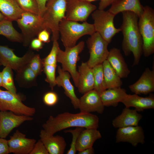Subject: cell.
<instances>
[{"label": "cell", "instance_id": "cell-13", "mask_svg": "<svg viewBox=\"0 0 154 154\" xmlns=\"http://www.w3.org/2000/svg\"><path fill=\"white\" fill-rule=\"evenodd\" d=\"M33 119L31 116L17 115L9 111H1L0 138H5L14 129Z\"/></svg>", "mask_w": 154, "mask_h": 154}, {"label": "cell", "instance_id": "cell-10", "mask_svg": "<svg viewBox=\"0 0 154 154\" xmlns=\"http://www.w3.org/2000/svg\"><path fill=\"white\" fill-rule=\"evenodd\" d=\"M0 111H9L19 115L33 116L36 112L35 108L23 103L20 96H18L7 90L0 89Z\"/></svg>", "mask_w": 154, "mask_h": 154}, {"label": "cell", "instance_id": "cell-43", "mask_svg": "<svg viewBox=\"0 0 154 154\" xmlns=\"http://www.w3.org/2000/svg\"><path fill=\"white\" fill-rule=\"evenodd\" d=\"M118 0H100L98 9L104 10L107 7L112 5Z\"/></svg>", "mask_w": 154, "mask_h": 154}, {"label": "cell", "instance_id": "cell-47", "mask_svg": "<svg viewBox=\"0 0 154 154\" xmlns=\"http://www.w3.org/2000/svg\"><path fill=\"white\" fill-rule=\"evenodd\" d=\"M2 86V72H0V87Z\"/></svg>", "mask_w": 154, "mask_h": 154}, {"label": "cell", "instance_id": "cell-5", "mask_svg": "<svg viewBox=\"0 0 154 154\" xmlns=\"http://www.w3.org/2000/svg\"><path fill=\"white\" fill-rule=\"evenodd\" d=\"M138 25L143 40V54L148 57L154 52V10L143 6V13L138 17Z\"/></svg>", "mask_w": 154, "mask_h": 154}, {"label": "cell", "instance_id": "cell-38", "mask_svg": "<svg viewBox=\"0 0 154 154\" xmlns=\"http://www.w3.org/2000/svg\"><path fill=\"white\" fill-rule=\"evenodd\" d=\"M44 104L48 106H52L55 105L58 100L57 94L53 91L48 92L46 93L43 98Z\"/></svg>", "mask_w": 154, "mask_h": 154}, {"label": "cell", "instance_id": "cell-36", "mask_svg": "<svg viewBox=\"0 0 154 154\" xmlns=\"http://www.w3.org/2000/svg\"><path fill=\"white\" fill-rule=\"evenodd\" d=\"M27 64L37 76L41 74L43 70V63L39 54H35Z\"/></svg>", "mask_w": 154, "mask_h": 154}, {"label": "cell", "instance_id": "cell-8", "mask_svg": "<svg viewBox=\"0 0 154 154\" xmlns=\"http://www.w3.org/2000/svg\"><path fill=\"white\" fill-rule=\"evenodd\" d=\"M21 29L24 46L27 47L38 33L44 29L42 18L38 15L24 12L16 21Z\"/></svg>", "mask_w": 154, "mask_h": 154}, {"label": "cell", "instance_id": "cell-34", "mask_svg": "<svg viewBox=\"0 0 154 154\" xmlns=\"http://www.w3.org/2000/svg\"><path fill=\"white\" fill-rule=\"evenodd\" d=\"M56 66L54 65H44L43 71L46 76L45 81L49 84L52 90L56 85L55 72Z\"/></svg>", "mask_w": 154, "mask_h": 154}, {"label": "cell", "instance_id": "cell-40", "mask_svg": "<svg viewBox=\"0 0 154 154\" xmlns=\"http://www.w3.org/2000/svg\"><path fill=\"white\" fill-rule=\"evenodd\" d=\"M49 30L44 29L41 31L37 35V38L44 43H48L50 41V33Z\"/></svg>", "mask_w": 154, "mask_h": 154}, {"label": "cell", "instance_id": "cell-50", "mask_svg": "<svg viewBox=\"0 0 154 154\" xmlns=\"http://www.w3.org/2000/svg\"></svg>", "mask_w": 154, "mask_h": 154}, {"label": "cell", "instance_id": "cell-25", "mask_svg": "<svg viewBox=\"0 0 154 154\" xmlns=\"http://www.w3.org/2000/svg\"><path fill=\"white\" fill-rule=\"evenodd\" d=\"M102 137L100 131L97 129L86 128L80 133L78 137L76 149L79 151L93 147L94 142Z\"/></svg>", "mask_w": 154, "mask_h": 154}, {"label": "cell", "instance_id": "cell-2", "mask_svg": "<svg viewBox=\"0 0 154 154\" xmlns=\"http://www.w3.org/2000/svg\"><path fill=\"white\" fill-rule=\"evenodd\" d=\"M99 123L98 116L91 113L80 112L72 114L67 112L55 117L50 116L42 127L47 132L54 135L58 131L73 127L97 129Z\"/></svg>", "mask_w": 154, "mask_h": 154}, {"label": "cell", "instance_id": "cell-6", "mask_svg": "<svg viewBox=\"0 0 154 154\" xmlns=\"http://www.w3.org/2000/svg\"><path fill=\"white\" fill-rule=\"evenodd\" d=\"M84 46V42L81 41L73 47L65 48L64 51L59 48L57 55V62L61 64L62 68L63 70L70 74L76 87L78 86L79 76L76 69L77 63L80 60L79 55Z\"/></svg>", "mask_w": 154, "mask_h": 154}, {"label": "cell", "instance_id": "cell-23", "mask_svg": "<svg viewBox=\"0 0 154 154\" xmlns=\"http://www.w3.org/2000/svg\"><path fill=\"white\" fill-rule=\"evenodd\" d=\"M106 60L121 78L128 77L130 71L119 49H111Z\"/></svg>", "mask_w": 154, "mask_h": 154}, {"label": "cell", "instance_id": "cell-39", "mask_svg": "<svg viewBox=\"0 0 154 154\" xmlns=\"http://www.w3.org/2000/svg\"><path fill=\"white\" fill-rule=\"evenodd\" d=\"M30 154H49L45 146L40 139L35 143Z\"/></svg>", "mask_w": 154, "mask_h": 154}, {"label": "cell", "instance_id": "cell-46", "mask_svg": "<svg viewBox=\"0 0 154 154\" xmlns=\"http://www.w3.org/2000/svg\"><path fill=\"white\" fill-rule=\"evenodd\" d=\"M6 19L5 16L0 11V21Z\"/></svg>", "mask_w": 154, "mask_h": 154}, {"label": "cell", "instance_id": "cell-22", "mask_svg": "<svg viewBox=\"0 0 154 154\" xmlns=\"http://www.w3.org/2000/svg\"><path fill=\"white\" fill-rule=\"evenodd\" d=\"M125 107H133L137 112H143L145 110L154 109V97L153 95L148 97H142L137 94H127L121 102Z\"/></svg>", "mask_w": 154, "mask_h": 154}, {"label": "cell", "instance_id": "cell-20", "mask_svg": "<svg viewBox=\"0 0 154 154\" xmlns=\"http://www.w3.org/2000/svg\"><path fill=\"white\" fill-rule=\"evenodd\" d=\"M78 79L77 88L82 94L94 89V82L92 68H90L87 62H82L78 66Z\"/></svg>", "mask_w": 154, "mask_h": 154}, {"label": "cell", "instance_id": "cell-44", "mask_svg": "<svg viewBox=\"0 0 154 154\" xmlns=\"http://www.w3.org/2000/svg\"><path fill=\"white\" fill-rule=\"evenodd\" d=\"M39 10L38 15L42 17L44 12L46 3L48 0H36Z\"/></svg>", "mask_w": 154, "mask_h": 154}, {"label": "cell", "instance_id": "cell-12", "mask_svg": "<svg viewBox=\"0 0 154 154\" xmlns=\"http://www.w3.org/2000/svg\"><path fill=\"white\" fill-rule=\"evenodd\" d=\"M14 50L7 45H0V60L2 65L9 66L17 72L28 63L35 54L30 49L23 56L19 57Z\"/></svg>", "mask_w": 154, "mask_h": 154}, {"label": "cell", "instance_id": "cell-31", "mask_svg": "<svg viewBox=\"0 0 154 154\" xmlns=\"http://www.w3.org/2000/svg\"><path fill=\"white\" fill-rule=\"evenodd\" d=\"M1 72L2 86L16 96H19L17 93L16 89L14 85L12 69L9 66H6Z\"/></svg>", "mask_w": 154, "mask_h": 154}, {"label": "cell", "instance_id": "cell-37", "mask_svg": "<svg viewBox=\"0 0 154 154\" xmlns=\"http://www.w3.org/2000/svg\"><path fill=\"white\" fill-rule=\"evenodd\" d=\"M84 129L82 127H77L73 129L65 130V133H69L72 135V141L69 149L67 151V154H75L77 151L76 145L78 137L81 132Z\"/></svg>", "mask_w": 154, "mask_h": 154}, {"label": "cell", "instance_id": "cell-27", "mask_svg": "<svg viewBox=\"0 0 154 154\" xmlns=\"http://www.w3.org/2000/svg\"><path fill=\"white\" fill-rule=\"evenodd\" d=\"M0 11L7 19L12 21H16L24 12L15 0H0Z\"/></svg>", "mask_w": 154, "mask_h": 154}, {"label": "cell", "instance_id": "cell-26", "mask_svg": "<svg viewBox=\"0 0 154 154\" xmlns=\"http://www.w3.org/2000/svg\"><path fill=\"white\" fill-rule=\"evenodd\" d=\"M127 94L121 87L107 89L100 94L101 98L104 106L116 107Z\"/></svg>", "mask_w": 154, "mask_h": 154}, {"label": "cell", "instance_id": "cell-17", "mask_svg": "<svg viewBox=\"0 0 154 154\" xmlns=\"http://www.w3.org/2000/svg\"><path fill=\"white\" fill-rule=\"evenodd\" d=\"M129 87L132 92L137 95H146L154 92V69L145 68L139 79Z\"/></svg>", "mask_w": 154, "mask_h": 154}, {"label": "cell", "instance_id": "cell-14", "mask_svg": "<svg viewBox=\"0 0 154 154\" xmlns=\"http://www.w3.org/2000/svg\"><path fill=\"white\" fill-rule=\"evenodd\" d=\"M36 142L35 139L27 138L25 134L17 130L7 140L10 153L30 154Z\"/></svg>", "mask_w": 154, "mask_h": 154}, {"label": "cell", "instance_id": "cell-18", "mask_svg": "<svg viewBox=\"0 0 154 154\" xmlns=\"http://www.w3.org/2000/svg\"><path fill=\"white\" fill-rule=\"evenodd\" d=\"M57 71L58 75L56 77V85L63 88L65 94L70 100L74 108L78 109L79 99L76 96L74 87L70 82V74L63 70L60 66L58 67Z\"/></svg>", "mask_w": 154, "mask_h": 154}, {"label": "cell", "instance_id": "cell-15", "mask_svg": "<svg viewBox=\"0 0 154 154\" xmlns=\"http://www.w3.org/2000/svg\"><path fill=\"white\" fill-rule=\"evenodd\" d=\"M144 130L140 126H131L118 128L116 135V142H126L133 147L145 142Z\"/></svg>", "mask_w": 154, "mask_h": 154}, {"label": "cell", "instance_id": "cell-3", "mask_svg": "<svg viewBox=\"0 0 154 154\" xmlns=\"http://www.w3.org/2000/svg\"><path fill=\"white\" fill-rule=\"evenodd\" d=\"M59 32L65 48L74 46L81 37L87 35L90 36L96 31L93 24L86 21L80 23L65 18L59 23Z\"/></svg>", "mask_w": 154, "mask_h": 154}, {"label": "cell", "instance_id": "cell-21", "mask_svg": "<svg viewBox=\"0 0 154 154\" xmlns=\"http://www.w3.org/2000/svg\"><path fill=\"white\" fill-rule=\"evenodd\" d=\"M142 117L135 109L125 107L121 114L112 120V123L114 127L118 128L137 126Z\"/></svg>", "mask_w": 154, "mask_h": 154}, {"label": "cell", "instance_id": "cell-1", "mask_svg": "<svg viewBox=\"0 0 154 154\" xmlns=\"http://www.w3.org/2000/svg\"><path fill=\"white\" fill-rule=\"evenodd\" d=\"M121 13L122 22L119 28L123 36L122 49L126 56L133 54V66H135L139 64L143 54V40L138 27V17L131 12Z\"/></svg>", "mask_w": 154, "mask_h": 154}, {"label": "cell", "instance_id": "cell-28", "mask_svg": "<svg viewBox=\"0 0 154 154\" xmlns=\"http://www.w3.org/2000/svg\"><path fill=\"white\" fill-rule=\"evenodd\" d=\"M16 80L20 86L28 88L36 86L37 75L27 64L16 72Z\"/></svg>", "mask_w": 154, "mask_h": 154}, {"label": "cell", "instance_id": "cell-30", "mask_svg": "<svg viewBox=\"0 0 154 154\" xmlns=\"http://www.w3.org/2000/svg\"><path fill=\"white\" fill-rule=\"evenodd\" d=\"M12 22L7 19L0 21V35L4 36L12 42H23V38L21 34L15 29Z\"/></svg>", "mask_w": 154, "mask_h": 154}, {"label": "cell", "instance_id": "cell-32", "mask_svg": "<svg viewBox=\"0 0 154 154\" xmlns=\"http://www.w3.org/2000/svg\"><path fill=\"white\" fill-rule=\"evenodd\" d=\"M92 68L94 76V89L100 94L107 89L104 79L102 63Z\"/></svg>", "mask_w": 154, "mask_h": 154}, {"label": "cell", "instance_id": "cell-35", "mask_svg": "<svg viewBox=\"0 0 154 154\" xmlns=\"http://www.w3.org/2000/svg\"><path fill=\"white\" fill-rule=\"evenodd\" d=\"M58 40L53 41L51 49L48 54L42 59L43 65L48 64L57 66V57L59 46Z\"/></svg>", "mask_w": 154, "mask_h": 154}, {"label": "cell", "instance_id": "cell-24", "mask_svg": "<svg viewBox=\"0 0 154 154\" xmlns=\"http://www.w3.org/2000/svg\"><path fill=\"white\" fill-rule=\"evenodd\" d=\"M109 11L116 15L123 12H133L139 17L143 13V6L140 0H118L111 5Z\"/></svg>", "mask_w": 154, "mask_h": 154}, {"label": "cell", "instance_id": "cell-49", "mask_svg": "<svg viewBox=\"0 0 154 154\" xmlns=\"http://www.w3.org/2000/svg\"><path fill=\"white\" fill-rule=\"evenodd\" d=\"M1 65H2V64H1V63L0 60V66H1Z\"/></svg>", "mask_w": 154, "mask_h": 154}, {"label": "cell", "instance_id": "cell-29", "mask_svg": "<svg viewBox=\"0 0 154 154\" xmlns=\"http://www.w3.org/2000/svg\"><path fill=\"white\" fill-rule=\"evenodd\" d=\"M104 78L107 89L121 87L122 82L121 78L107 60L102 63Z\"/></svg>", "mask_w": 154, "mask_h": 154}, {"label": "cell", "instance_id": "cell-33", "mask_svg": "<svg viewBox=\"0 0 154 154\" xmlns=\"http://www.w3.org/2000/svg\"><path fill=\"white\" fill-rule=\"evenodd\" d=\"M15 0L20 8L24 12L38 15V8L36 0Z\"/></svg>", "mask_w": 154, "mask_h": 154}, {"label": "cell", "instance_id": "cell-19", "mask_svg": "<svg viewBox=\"0 0 154 154\" xmlns=\"http://www.w3.org/2000/svg\"><path fill=\"white\" fill-rule=\"evenodd\" d=\"M39 137L49 154L64 153L66 143L63 137L58 135L54 136L43 129L41 130Z\"/></svg>", "mask_w": 154, "mask_h": 154}, {"label": "cell", "instance_id": "cell-4", "mask_svg": "<svg viewBox=\"0 0 154 154\" xmlns=\"http://www.w3.org/2000/svg\"><path fill=\"white\" fill-rule=\"evenodd\" d=\"M67 0H48L42 17L44 29L50 31L52 40H58L59 37V26L65 18Z\"/></svg>", "mask_w": 154, "mask_h": 154}, {"label": "cell", "instance_id": "cell-42", "mask_svg": "<svg viewBox=\"0 0 154 154\" xmlns=\"http://www.w3.org/2000/svg\"><path fill=\"white\" fill-rule=\"evenodd\" d=\"M10 153L7 140L5 138H0V154Z\"/></svg>", "mask_w": 154, "mask_h": 154}, {"label": "cell", "instance_id": "cell-48", "mask_svg": "<svg viewBox=\"0 0 154 154\" xmlns=\"http://www.w3.org/2000/svg\"><path fill=\"white\" fill-rule=\"evenodd\" d=\"M81 1H85L86 2L91 3L92 2L95 1L97 0H80Z\"/></svg>", "mask_w": 154, "mask_h": 154}, {"label": "cell", "instance_id": "cell-11", "mask_svg": "<svg viewBox=\"0 0 154 154\" xmlns=\"http://www.w3.org/2000/svg\"><path fill=\"white\" fill-rule=\"evenodd\" d=\"M97 9L91 3L80 0H67L65 19L76 22H86Z\"/></svg>", "mask_w": 154, "mask_h": 154}, {"label": "cell", "instance_id": "cell-9", "mask_svg": "<svg viewBox=\"0 0 154 154\" xmlns=\"http://www.w3.org/2000/svg\"><path fill=\"white\" fill-rule=\"evenodd\" d=\"M90 53L87 63L90 67L102 63L107 59L109 53L108 47L109 43L98 33L95 32L86 41Z\"/></svg>", "mask_w": 154, "mask_h": 154}, {"label": "cell", "instance_id": "cell-7", "mask_svg": "<svg viewBox=\"0 0 154 154\" xmlns=\"http://www.w3.org/2000/svg\"><path fill=\"white\" fill-rule=\"evenodd\" d=\"M96 32L98 33L109 44L113 37L120 31L116 28L114 19L116 15L109 10L96 9L91 14Z\"/></svg>", "mask_w": 154, "mask_h": 154}, {"label": "cell", "instance_id": "cell-16", "mask_svg": "<svg viewBox=\"0 0 154 154\" xmlns=\"http://www.w3.org/2000/svg\"><path fill=\"white\" fill-rule=\"evenodd\" d=\"M104 107L100 94L94 89L84 93L79 99L78 109L80 112L87 113L97 112L102 114Z\"/></svg>", "mask_w": 154, "mask_h": 154}, {"label": "cell", "instance_id": "cell-41", "mask_svg": "<svg viewBox=\"0 0 154 154\" xmlns=\"http://www.w3.org/2000/svg\"><path fill=\"white\" fill-rule=\"evenodd\" d=\"M44 43L38 38L35 37L32 40L30 43V48L31 50L38 51L42 48Z\"/></svg>", "mask_w": 154, "mask_h": 154}, {"label": "cell", "instance_id": "cell-45", "mask_svg": "<svg viewBox=\"0 0 154 154\" xmlns=\"http://www.w3.org/2000/svg\"><path fill=\"white\" fill-rule=\"evenodd\" d=\"M94 153V150L93 147L78 151V154H93Z\"/></svg>", "mask_w": 154, "mask_h": 154}]
</instances>
